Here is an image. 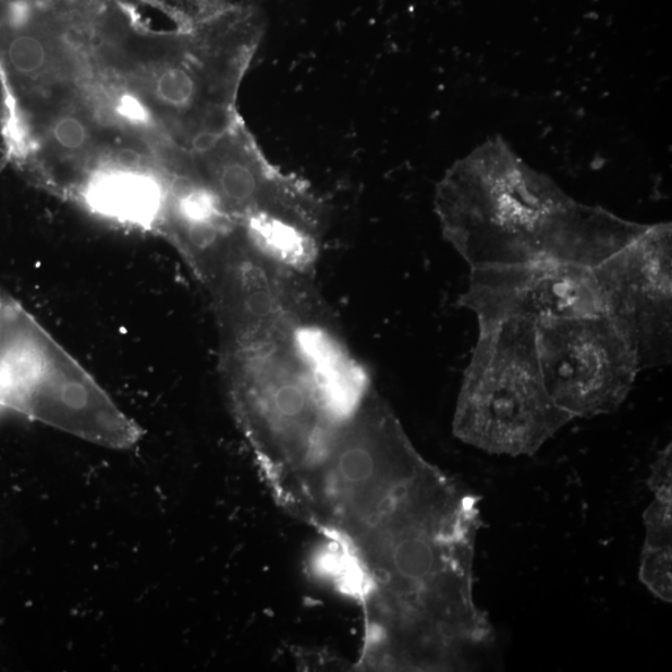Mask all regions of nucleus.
Here are the masks:
<instances>
[{
	"mask_svg": "<svg viewBox=\"0 0 672 672\" xmlns=\"http://www.w3.org/2000/svg\"><path fill=\"white\" fill-rule=\"evenodd\" d=\"M265 32L244 3L163 32L129 0H0L4 156L33 186L152 233L197 157L242 124Z\"/></svg>",
	"mask_w": 672,
	"mask_h": 672,
	"instance_id": "f257e3e1",
	"label": "nucleus"
},
{
	"mask_svg": "<svg viewBox=\"0 0 672 672\" xmlns=\"http://www.w3.org/2000/svg\"><path fill=\"white\" fill-rule=\"evenodd\" d=\"M220 359L233 416L274 500L375 389L325 298L223 340Z\"/></svg>",
	"mask_w": 672,
	"mask_h": 672,
	"instance_id": "f03ea898",
	"label": "nucleus"
},
{
	"mask_svg": "<svg viewBox=\"0 0 672 672\" xmlns=\"http://www.w3.org/2000/svg\"><path fill=\"white\" fill-rule=\"evenodd\" d=\"M449 484L375 389L301 479L291 514L333 540L349 582H364L429 527Z\"/></svg>",
	"mask_w": 672,
	"mask_h": 672,
	"instance_id": "7ed1b4c3",
	"label": "nucleus"
},
{
	"mask_svg": "<svg viewBox=\"0 0 672 672\" xmlns=\"http://www.w3.org/2000/svg\"><path fill=\"white\" fill-rule=\"evenodd\" d=\"M435 208L443 237L469 268L538 260L596 267L648 227L577 203L500 136L452 166Z\"/></svg>",
	"mask_w": 672,
	"mask_h": 672,
	"instance_id": "20e7f679",
	"label": "nucleus"
},
{
	"mask_svg": "<svg viewBox=\"0 0 672 672\" xmlns=\"http://www.w3.org/2000/svg\"><path fill=\"white\" fill-rule=\"evenodd\" d=\"M571 421L547 390L537 327L504 321L478 328L453 415L456 438L490 455L534 456Z\"/></svg>",
	"mask_w": 672,
	"mask_h": 672,
	"instance_id": "39448f33",
	"label": "nucleus"
},
{
	"mask_svg": "<svg viewBox=\"0 0 672 672\" xmlns=\"http://www.w3.org/2000/svg\"><path fill=\"white\" fill-rule=\"evenodd\" d=\"M111 449H130L138 427L12 295L0 290V412Z\"/></svg>",
	"mask_w": 672,
	"mask_h": 672,
	"instance_id": "423d86ee",
	"label": "nucleus"
},
{
	"mask_svg": "<svg viewBox=\"0 0 672 672\" xmlns=\"http://www.w3.org/2000/svg\"><path fill=\"white\" fill-rule=\"evenodd\" d=\"M537 349L549 395L572 420L616 412L643 371L631 340L607 314L542 322Z\"/></svg>",
	"mask_w": 672,
	"mask_h": 672,
	"instance_id": "0eeeda50",
	"label": "nucleus"
},
{
	"mask_svg": "<svg viewBox=\"0 0 672 672\" xmlns=\"http://www.w3.org/2000/svg\"><path fill=\"white\" fill-rule=\"evenodd\" d=\"M672 233L648 224L625 247L596 266L606 314L638 353L642 370L671 362Z\"/></svg>",
	"mask_w": 672,
	"mask_h": 672,
	"instance_id": "6e6552de",
	"label": "nucleus"
},
{
	"mask_svg": "<svg viewBox=\"0 0 672 672\" xmlns=\"http://www.w3.org/2000/svg\"><path fill=\"white\" fill-rule=\"evenodd\" d=\"M460 305L475 314L478 328L606 314L596 268L557 260L471 268Z\"/></svg>",
	"mask_w": 672,
	"mask_h": 672,
	"instance_id": "1a4fd4ad",
	"label": "nucleus"
},
{
	"mask_svg": "<svg viewBox=\"0 0 672 672\" xmlns=\"http://www.w3.org/2000/svg\"><path fill=\"white\" fill-rule=\"evenodd\" d=\"M157 9L179 29H192L229 11L232 0H136Z\"/></svg>",
	"mask_w": 672,
	"mask_h": 672,
	"instance_id": "9d476101",
	"label": "nucleus"
},
{
	"mask_svg": "<svg viewBox=\"0 0 672 672\" xmlns=\"http://www.w3.org/2000/svg\"><path fill=\"white\" fill-rule=\"evenodd\" d=\"M640 579L658 598L671 601V548H644Z\"/></svg>",
	"mask_w": 672,
	"mask_h": 672,
	"instance_id": "9b49d317",
	"label": "nucleus"
},
{
	"mask_svg": "<svg viewBox=\"0 0 672 672\" xmlns=\"http://www.w3.org/2000/svg\"><path fill=\"white\" fill-rule=\"evenodd\" d=\"M8 166H9L8 159L3 155L2 157H0V178H2V173L8 168Z\"/></svg>",
	"mask_w": 672,
	"mask_h": 672,
	"instance_id": "f8f14e48",
	"label": "nucleus"
}]
</instances>
